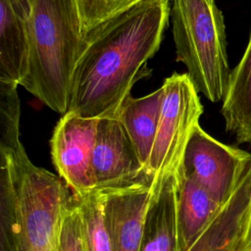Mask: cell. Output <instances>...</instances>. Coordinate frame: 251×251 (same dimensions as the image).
I'll return each instance as SVG.
<instances>
[{"label":"cell","instance_id":"cell-16","mask_svg":"<svg viewBox=\"0 0 251 251\" xmlns=\"http://www.w3.org/2000/svg\"><path fill=\"white\" fill-rule=\"evenodd\" d=\"M82 218L83 233L88 251H114L105 219L104 195L93 189L84 196H75Z\"/></svg>","mask_w":251,"mask_h":251},{"label":"cell","instance_id":"cell-19","mask_svg":"<svg viewBox=\"0 0 251 251\" xmlns=\"http://www.w3.org/2000/svg\"><path fill=\"white\" fill-rule=\"evenodd\" d=\"M58 251H88L83 233L80 209L74 194L62 221Z\"/></svg>","mask_w":251,"mask_h":251},{"label":"cell","instance_id":"cell-6","mask_svg":"<svg viewBox=\"0 0 251 251\" xmlns=\"http://www.w3.org/2000/svg\"><path fill=\"white\" fill-rule=\"evenodd\" d=\"M250 163V153L216 140L198 124L190 133L179 169L222 205Z\"/></svg>","mask_w":251,"mask_h":251},{"label":"cell","instance_id":"cell-7","mask_svg":"<svg viewBox=\"0 0 251 251\" xmlns=\"http://www.w3.org/2000/svg\"><path fill=\"white\" fill-rule=\"evenodd\" d=\"M98 121L67 112L60 118L50 139L53 164L75 196H84L96 188L92 153Z\"/></svg>","mask_w":251,"mask_h":251},{"label":"cell","instance_id":"cell-14","mask_svg":"<svg viewBox=\"0 0 251 251\" xmlns=\"http://www.w3.org/2000/svg\"><path fill=\"white\" fill-rule=\"evenodd\" d=\"M221 112L236 142L251 143V32L241 60L230 72Z\"/></svg>","mask_w":251,"mask_h":251},{"label":"cell","instance_id":"cell-3","mask_svg":"<svg viewBox=\"0 0 251 251\" xmlns=\"http://www.w3.org/2000/svg\"><path fill=\"white\" fill-rule=\"evenodd\" d=\"M27 28L28 70L20 85L64 115L85 40L76 11L71 0H31Z\"/></svg>","mask_w":251,"mask_h":251},{"label":"cell","instance_id":"cell-4","mask_svg":"<svg viewBox=\"0 0 251 251\" xmlns=\"http://www.w3.org/2000/svg\"><path fill=\"white\" fill-rule=\"evenodd\" d=\"M172 24L176 61L196 90L211 102L223 100L230 71L224 17L215 0H173Z\"/></svg>","mask_w":251,"mask_h":251},{"label":"cell","instance_id":"cell-11","mask_svg":"<svg viewBox=\"0 0 251 251\" xmlns=\"http://www.w3.org/2000/svg\"><path fill=\"white\" fill-rule=\"evenodd\" d=\"M177 174L170 175L147 207L139 251H178Z\"/></svg>","mask_w":251,"mask_h":251},{"label":"cell","instance_id":"cell-13","mask_svg":"<svg viewBox=\"0 0 251 251\" xmlns=\"http://www.w3.org/2000/svg\"><path fill=\"white\" fill-rule=\"evenodd\" d=\"M28 16L0 0V80L19 85L28 70Z\"/></svg>","mask_w":251,"mask_h":251},{"label":"cell","instance_id":"cell-5","mask_svg":"<svg viewBox=\"0 0 251 251\" xmlns=\"http://www.w3.org/2000/svg\"><path fill=\"white\" fill-rule=\"evenodd\" d=\"M162 87L161 116L146 169L151 195L170 175L177 174L190 133L203 113L198 91L187 73L173 74Z\"/></svg>","mask_w":251,"mask_h":251},{"label":"cell","instance_id":"cell-9","mask_svg":"<svg viewBox=\"0 0 251 251\" xmlns=\"http://www.w3.org/2000/svg\"><path fill=\"white\" fill-rule=\"evenodd\" d=\"M101 190L114 251H139L151 197L149 181L141 180L127 186Z\"/></svg>","mask_w":251,"mask_h":251},{"label":"cell","instance_id":"cell-18","mask_svg":"<svg viewBox=\"0 0 251 251\" xmlns=\"http://www.w3.org/2000/svg\"><path fill=\"white\" fill-rule=\"evenodd\" d=\"M84 34L141 0H71Z\"/></svg>","mask_w":251,"mask_h":251},{"label":"cell","instance_id":"cell-12","mask_svg":"<svg viewBox=\"0 0 251 251\" xmlns=\"http://www.w3.org/2000/svg\"><path fill=\"white\" fill-rule=\"evenodd\" d=\"M221 204L201 185L179 169L177 172L176 218L178 251H187L213 217Z\"/></svg>","mask_w":251,"mask_h":251},{"label":"cell","instance_id":"cell-8","mask_svg":"<svg viewBox=\"0 0 251 251\" xmlns=\"http://www.w3.org/2000/svg\"><path fill=\"white\" fill-rule=\"evenodd\" d=\"M92 173L97 189L123 187L148 180L133 143L118 118L98 121Z\"/></svg>","mask_w":251,"mask_h":251},{"label":"cell","instance_id":"cell-2","mask_svg":"<svg viewBox=\"0 0 251 251\" xmlns=\"http://www.w3.org/2000/svg\"><path fill=\"white\" fill-rule=\"evenodd\" d=\"M69 189L35 166L23 144L0 148V251H58Z\"/></svg>","mask_w":251,"mask_h":251},{"label":"cell","instance_id":"cell-20","mask_svg":"<svg viewBox=\"0 0 251 251\" xmlns=\"http://www.w3.org/2000/svg\"><path fill=\"white\" fill-rule=\"evenodd\" d=\"M238 251H251V210L248 216L246 228H245Z\"/></svg>","mask_w":251,"mask_h":251},{"label":"cell","instance_id":"cell-17","mask_svg":"<svg viewBox=\"0 0 251 251\" xmlns=\"http://www.w3.org/2000/svg\"><path fill=\"white\" fill-rule=\"evenodd\" d=\"M18 85L15 81L0 80V148L15 149L22 145Z\"/></svg>","mask_w":251,"mask_h":251},{"label":"cell","instance_id":"cell-15","mask_svg":"<svg viewBox=\"0 0 251 251\" xmlns=\"http://www.w3.org/2000/svg\"><path fill=\"white\" fill-rule=\"evenodd\" d=\"M163 100V87L138 98L129 95L117 118L126 128L145 169L157 134Z\"/></svg>","mask_w":251,"mask_h":251},{"label":"cell","instance_id":"cell-10","mask_svg":"<svg viewBox=\"0 0 251 251\" xmlns=\"http://www.w3.org/2000/svg\"><path fill=\"white\" fill-rule=\"evenodd\" d=\"M251 210V163L229 198L187 251H238Z\"/></svg>","mask_w":251,"mask_h":251},{"label":"cell","instance_id":"cell-1","mask_svg":"<svg viewBox=\"0 0 251 251\" xmlns=\"http://www.w3.org/2000/svg\"><path fill=\"white\" fill-rule=\"evenodd\" d=\"M170 14L169 0H141L85 34L72 79L68 112L117 118L134 83L150 75Z\"/></svg>","mask_w":251,"mask_h":251}]
</instances>
